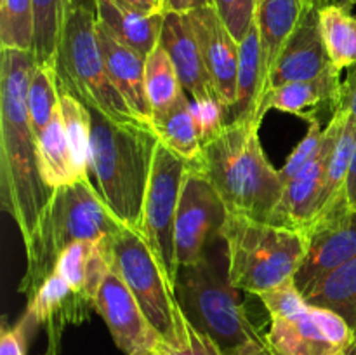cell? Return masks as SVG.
Returning a JSON list of instances; mask_svg holds the SVG:
<instances>
[{
    "label": "cell",
    "mask_w": 356,
    "mask_h": 355,
    "mask_svg": "<svg viewBox=\"0 0 356 355\" xmlns=\"http://www.w3.org/2000/svg\"><path fill=\"white\" fill-rule=\"evenodd\" d=\"M174 287L184 317L228 355L247 341L264 340L229 282L228 270L222 271L209 254L195 265H181Z\"/></svg>",
    "instance_id": "7"
},
{
    "label": "cell",
    "mask_w": 356,
    "mask_h": 355,
    "mask_svg": "<svg viewBox=\"0 0 356 355\" xmlns=\"http://www.w3.org/2000/svg\"><path fill=\"white\" fill-rule=\"evenodd\" d=\"M124 228L108 211L89 180L56 188L38 218L26 249V271L19 292L28 299L54 274L58 258L79 240H104Z\"/></svg>",
    "instance_id": "4"
},
{
    "label": "cell",
    "mask_w": 356,
    "mask_h": 355,
    "mask_svg": "<svg viewBox=\"0 0 356 355\" xmlns=\"http://www.w3.org/2000/svg\"><path fill=\"white\" fill-rule=\"evenodd\" d=\"M264 340L275 355H346L356 333L336 312L308 303L296 315L271 319Z\"/></svg>",
    "instance_id": "12"
},
{
    "label": "cell",
    "mask_w": 356,
    "mask_h": 355,
    "mask_svg": "<svg viewBox=\"0 0 356 355\" xmlns=\"http://www.w3.org/2000/svg\"><path fill=\"white\" fill-rule=\"evenodd\" d=\"M94 312L103 317L115 345L125 355L152 350L163 338L146 319L138 299L115 271H110L97 292Z\"/></svg>",
    "instance_id": "16"
},
{
    "label": "cell",
    "mask_w": 356,
    "mask_h": 355,
    "mask_svg": "<svg viewBox=\"0 0 356 355\" xmlns=\"http://www.w3.org/2000/svg\"><path fill=\"white\" fill-rule=\"evenodd\" d=\"M228 207L211 181L190 164L176 216L177 265H195L207 256V244L221 235Z\"/></svg>",
    "instance_id": "11"
},
{
    "label": "cell",
    "mask_w": 356,
    "mask_h": 355,
    "mask_svg": "<svg viewBox=\"0 0 356 355\" xmlns=\"http://www.w3.org/2000/svg\"><path fill=\"white\" fill-rule=\"evenodd\" d=\"M232 355H275L268 347L266 340H250L240 348H236Z\"/></svg>",
    "instance_id": "42"
},
{
    "label": "cell",
    "mask_w": 356,
    "mask_h": 355,
    "mask_svg": "<svg viewBox=\"0 0 356 355\" xmlns=\"http://www.w3.org/2000/svg\"><path fill=\"white\" fill-rule=\"evenodd\" d=\"M61 117L66 141L80 180H89L90 111L72 94L61 93Z\"/></svg>",
    "instance_id": "31"
},
{
    "label": "cell",
    "mask_w": 356,
    "mask_h": 355,
    "mask_svg": "<svg viewBox=\"0 0 356 355\" xmlns=\"http://www.w3.org/2000/svg\"><path fill=\"white\" fill-rule=\"evenodd\" d=\"M103 244L111 271L131 289L146 319L163 340L172 338L179 313L176 287L148 242L139 232L124 226L120 232L104 239Z\"/></svg>",
    "instance_id": "8"
},
{
    "label": "cell",
    "mask_w": 356,
    "mask_h": 355,
    "mask_svg": "<svg viewBox=\"0 0 356 355\" xmlns=\"http://www.w3.org/2000/svg\"><path fill=\"white\" fill-rule=\"evenodd\" d=\"M344 191H346L351 204L356 205V150H355V159H353V164H351V171H350V176H348Z\"/></svg>",
    "instance_id": "44"
},
{
    "label": "cell",
    "mask_w": 356,
    "mask_h": 355,
    "mask_svg": "<svg viewBox=\"0 0 356 355\" xmlns=\"http://www.w3.org/2000/svg\"><path fill=\"white\" fill-rule=\"evenodd\" d=\"M94 10H96L97 23L111 37L131 47L143 58H146L160 42L165 14L141 16L124 9L115 0H94Z\"/></svg>",
    "instance_id": "22"
},
{
    "label": "cell",
    "mask_w": 356,
    "mask_h": 355,
    "mask_svg": "<svg viewBox=\"0 0 356 355\" xmlns=\"http://www.w3.org/2000/svg\"><path fill=\"white\" fill-rule=\"evenodd\" d=\"M149 125L153 132L159 136L160 143H163L181 159L186 162H195L198 159L202 152V143L193 113H191V101L188 100L186 93L181 94L179 100L165 111L153 113Z\"/></svg>",
    "instance_id": "25"
},
{
    "label": "cell",
    "mask_w": 356,
    "mask_h": 355,
    "mask_svg": "<svg viewBox=\"0 0 356 355\" xmlns=\"http://www.w3.org/2000/svg\"><path fill=\"white\" fill-rule=\"evenodd\" d=\"M136 355H165L159 350V348H152V350H145V352H139Z\"/></svg>",
    "instance_id": "47"
},
{
    "label": "cell",
    "mask_w": 356,
    "mask_h": 355,
    "mask_svg": "<svg viewBox=\"0 0 356 355\" xmlns=\"http://www.w3.org/2000/svg\"><path fill=\"white\" fill-rule=\"evenodd\" d=\"M341 97H343L341 72L332 66L315 79L289 82L268 90L259 108V120L263 122L264 115L270 110L298 115L309 120L313 115L318 113L315 106L323 103L330 104L334 115L339 108Z\"/></svg>",
    "instance_id": "19"
},
{
    "label": "cell",
    "mask_w": 356,
    "mask_h": 355,
    "mask_svg": "<svg viewBox=\"0 0 356 355\" xmlns=\"http://www.w3.org/2000/svg\"><path fill=\"white\" fill-rule=\"evenodd\" d=\"M61 2L63 0H33L35 40L31 52L37 65L54 66Z\"/></svg>",
    "instance_id": "34"
},
{
    "label": "cell",
    "mask_w": 356,
    "mask_h": 355,
    "mask_svg": "<svg viewBox=\"0 0 356 355\" xmlns=\"http://www.w3.org/2000/svg\"><path fill=\"white\" fill-rule=\"evenodd\" d=\"M348 115L350 111L343 110V108H339L332 115L325 132H323L322 146L316 155L285 184L284 195L275 209L271 223L302 230L318 216L320 209H322V195L323 188H325L330 155H332L337 138L346 124Z\"/></svg>",
    "instance_id": "13"
},
{
    "label": "cell",
    "mask_w": 356,
    "mask_h": 355,
    "mask_svg": "<svg viewBox=\"0 0 356 355\" xmlns=\"http://www.w3.org/2000/svg\"><path fill=\"white\" fill-rule=\"evenodd\" d=\"M59 104H61V89H59L56 68L47 65H35L28 84L26 106L37 138L51 124Z\"/></svg>",
    "instance_id": "30"
},
{
    "label": "cell",
    "mask_w": 356,
    "mask_h": 355,
    "mask_svg": "<svg viewBox=\"0 0 356 355\" xmlns=\"http://www.w3.org/2000/svg\"><path fill=\"white\" fill-rule=\"evenodd\" d=\"M320 30L330 63L337 70L356 65V17L346 0L334 2L318 10Z\"/></svg>",
    "instance_id": "27"
},
{
    "label": "cell",
    "mask_w": 356,
    "mask_h": 355,
    "mask_svg": "<svg viewBox=\"0 0 356 355\" xmlns=\"http://www.w3.org/2000/svg\"><path fill=\"white\" fill-rule=\"evenodd\" d=\"M264 308L270 313V319H282L299 313L308 306V301L296 285L294 278H289L284 284L259 294Z\"/></svg>",
    "instance_id": "37"
},
{
    "label": "cell",
    "mask_w": 356,
    "mask_h": 355,
    "mask_svg": "<svg viewBox=\"0 0 356 355\" xmlns=\"http://www.w3.org/2000/svg\"><path fill=\"white\" fill-rule=\"evenodd\" d=\"M54 68L61 93L72 94L86 106L97 108L117 122H141L108 75L97 38L96 10L79 0L61 2Z\"/></svg>",
    "instance_id": "5"
},
{
    "label": "cell",
    "mask_w": 356,
    "mask_h": 355,
    "mask_svg": "<svg viewBox=\"0 0 356 355\" xmlns=\"http://www.w3.org/2000/svg\"><path fill=\"white\" fill-rule=\"evenodd\" d=\"M309 125H308V132H306L305 138L299 141V145L292 150V153L289 155V159L285 160L284 167L280 171V178L284 181V184H287V181H291L313 157L316 155V152L320 150L323 141V132H325V127H322L320 124V117L318 113L313 115L309 118Z\"/></svg>",
    "instance_id": "36"
},
{
    "label": "cell",
    "mask_w": 356,
    "mask_h": 355,
    "mask_svg": "<svg viewBox=\"0 0 356 355\" xmlns=\"http://www.w3.org/2000/svg\"><path fill=\"white\" fill-rule=\"evenodd\" d=\"M156 348L165 355H228L211 336L198 331L184 317L181 308L176 317V329L172 338L162 340Z\"/></svg>",
    "instance_id": "35"
},
{
    "label": "cell",
    "mask_w": 356,
    "mask_h": 355,
    "mask_svg": "<svg viewBox=\"0 0 356 355\" xmlns=\"http://www.w3.org/2000/svg\"><path fill=\"white\" fill-rule=\"evenodd\" d=\"M33 0H0V49L33 51Z\"/></svg>",
    "instance_id": "32"
},
{
    "label": "cell",
    "mask_w": 356,
    "mask_h": 355,
    "mask_svg": "<svg viewBox=\"0 0 356 355\" xmlns=\"http://www.w3.org/2000/svg\"><path fill=\"white\" fill-rule=\"evenodd\" d=\"M94 299L75 291L61 275L54 274L28 299L26 313L21 320L26 327L42 326L47 336L45 355L61 354L63 334L70 326H80L89 320Z\"/></svg>",
    "instance_id": "14"
},
{
    "label": "cell",
    "mask_w": 356,
    "mask_h": 355,
    "mask_svg": "<svg viewBox=\"0 0 356 355\" xmlns=\"http://www.w3.org/2000/svg\"><path fill=\"white\" fill-rule=\"evenodd\" d=\"M306 301L336 312L356 333V258L332 271L312 294L306 296Z\"/></svg>",
    "instance_id": "28"
},
{
    "label": "cell",
    "mask_w": 356,
    "mask_h": 355,
    "mask_svg": "<svg viewBox=\"0 0 356 355\" xmlns=\"http://www.w3.org/2000/svg\"><path fill=\"white\" fill-rule=\"evenodd\" d=\"M355 150H356V117L348 115V120L344 124L343 131H341L339 138H337L334 152L330 155L329 169H327V180L325 188H323L322 195V209L327 207L334 198L339 194H343L346 188L348 176H350L351 164L355 159ZM318 212V214H320Z\"/></svg>",
    "instance_id": "33"
},
{
    "label": "cell",
    "mask_w": 356,
    "mask_h": 355,
    "mask_svg": "<svg viewBox=\"0 0 356 355\" xmlns=\"http://www.w3.org/2000/svg\"><path fill=\"white\" fill-rule=\"evenodd\" d=\"M259 127L256 120L229 122L190 164L205 174L229 212L271 221L285 184L264 153Z\"/></svg>",
    "instance_id": "3"
},
{
    "label": "cell",
    "mask_w": 356,
    "mask_h": 355,
    "mask_svg": "<svg viewBox=\"0 0 356 355\" xmlns=\"http://www.w3.org/2000/svg\"><path fill=\"white\" fill-rule=\"evenodd\" d=\"M163 3H165V13L188 14L195 9V0H163Z\"/></svg>",
    "instance_id": "43"
},
{
    "label": "cell",
    "mask_w": 356,
    "mask_h": 355,
    "mask_svg": "<svg viewBox=\"0 0 356 355\" xmlns=\"http://www.w3.org/2000/svg\"><path fill=\"white\" fill-rule=\"evenodd\" d=\"M268 70L261 44L259 30L254 21L250 30L240 42V63L236 75V97L233 106L226 111V122L256 120L259 122V108L268 90Z\"/></svg>",
    "instance_id": "21"
},
{
    "label": "cell",
    "mask_w": 356,
    "mask_h": 355,
    "mask_svg": "<svg viewBox=\"0 0 356 355\" xmlns=\"http://www.w3.org/2000/svg\"><path fill=\"white\" fill-rule=\"evenodd\" d=\"M145 79L152 115L165 111L167 108H170L179 100L181 94L186 93L181 86L179 75H177L172 59L160 42L146 56Z\"/></svg>",
    "instance_id": "29"
},
{
    "label": "cell",
    "mask_w": 356,
    "mask_h": 355,
    "mask_svg": "<svg viewBox=\"0 0 356 355\" xmlns=\"http://www.w3.org/2000/svg\"><path fill=\"white\" fill-rule=\"evenodd\" d=\"M160 44L165 47L167 54L172 59L181 86L193 100L216 97L188 14L165 13Z\"/></svg>",
    "instance_id": "18"
},
{
    "label": "cell",
    "mask_w": 356,
    "mask_h": 355,
    "mask_svg": "<svg viewBox=\"0 0 356 355\" xmlns=\"http://www.w3.org/2000/svg\"><path fill=\"white\" fill-rule=\"evenodd\" d=\"M346 355H356V343L353 345V348H351V350L350 352H348V354Z\"/></svg>",
    "instance_id": "48"
},
{
    "label": "cell",
    "mask_w": 356,
    "mask_h": 355,
    "mask_svg": "<svg viewBox=\"0 0 356 355\" xmlns=\"http://www.w3.org/2000/svg\"><path fill=\"white\" fill-rule=\"evenodd\" d=\"M302 233L306 256L294 281L306 298L332 271L356 258V205L346 191L337 195Z\"/></svg>",
    "instance_id": "10"
},
{
    "label": "cell",
    "mask_w": 356,
    "mask_h": 355,
    "mask_svg": "<svg viewBox=\"0 0 356 355\" xmlns=\"http://www.w3.org/2000/svg\"><path fill=\"white\" fill-rule=\"evenodd\" d=\"M188 166L190 162L159 143L139 226V233L159 258L172 284H176L179 268L176 256V216Z\"/></svg>",
    "instance_id": "9"
},
{
    "label": "cell",
    "mask_w": 356,
    "mask_h": 355,
    "mask_svg": "<svg viewBox=\"0 0 356 355\" xmlns=\"http://www.w3.org/2000/svg\"><path fill=\"white\" fill-rule=\"evenodd\" d=\"M89 111L90 184L122 225L139 232L159 136L152 125L117 122L97 108Z\"/></svg>",
    "instance_id": "2"
},
{
    "label": "cell",
    "mask_w": 356,
    "mask_h": 355,
    "mask_svg": "<svg viewBox=\"0 0 356 355\" xmlns=\"http://www.w3.org/2000/svg\"><path fill=\"white\" fill-rule=\"evenodd\" d=\"M346 3L351 7V9H353V6L356 3V0H346Z\"/></svg>",
    "instance_id": "49"
},
{
    "label": "cell",
    "mask_w": 356,
    "mask_h": 355,
    "mask_svg": "<svg viewBox=\"0 0 356 355\" xmlns=\"http://www.w3.org/2000/svg\"><path fill=\"white\" fill-rule=\"evenodd\" d=\"M219 237L226 242L229 282L257 296L294 278L306 256L302 230L236 212H229Z\"/></svg>",
    "instance_id": "6"
},
{
    "label": "cell",
    "mask_w": 356,
    "mask_h": 355,
    "mask_svg": "<svg viewBox=\"0 0 356 355\" xmlns=\"http://www.w3.org/2000/svg\"><path fill=\"white\" fill-rule=\"evenodd\" d=\"M332 66L323 44L318 10H312L282 49L268 77V90L289 82L315 79Z\"/></svg>",
    "instance_id": "17"
},
{
    "label": "cell",
    "mask_w": 356,
    "mask_h": 355,
    "mask_svg": "<svg viewBox=\"0 0 356 355\" xmlns=\"http://www.w3.org/2000/svg\"><path fill=\"white\" fill-rule=\"evenodd\" d=\"M339 108L348 110L353 117H356V65L348 75V79L343 82V97H341Z\"/></svg>",
    "instance_id": "41"
},
{
    "label": "cell",
    "mask_w": 356,
    "mask_h": 355,
    "mask_svg": "<svg viewBox=\"0 0 356 355\" xmlns=\"http://www.w3.org/2000/svg\"><path fill=\"white\" fill-rule=\"evenodd\" d=\"M191 113L197 124L202 146L218 138L226 127V110L216 97L191 101Z\"/></svg>",
    "instance_id": "38"
},
{
    "label": "cell",
    "mask_w": 356,
    "mask_h": 355,
    "mask_svg": "<svg viewBox=\"0 0 356 355\" xmlns=\"http://www.w3.org/2000/svg\"><path fill=\"white\" fill-rule=\"evenodd\" d=\"M54 271L75 291L83 292L96 303L97 292L111 271L103 240L73 242L58 258Z\"/></svg>",
    "instance_id": "23"
},
{
    "label": "cell",
    "mask_w": 356,
    "mask_h": 355,
    "mask_svg": "<svg viewBox=\"0 0 356 355\" xmlns=\"http://www.w3.org/2000/svg\"><path fill=\"white\" fill-rule=\"evenodd\" d=\"M38 141V164H40V174L45 184L52 190L66 184L76 183L80 180L79 173L73 164L72 152H70L68 141H66L65 125L61 117V104L56 110L51 124L37 138Z\"/></svg>",
    "instance_id": "26"
},
{
    "label": "cell",
    "mask_w": 356,
    "mask_h": 355,
    "mask_svg": "<svg viewBox=\"0 0 356 355\" xmlns=\"http://www.w3.org/2000/svg\"><path fill=\"white\" fill-rule=\"evenodd\" d=\"M188 16L200 45L214 96L228 111L236 97L240 42L229 33L214 7H197Z\"/></svg>",
    "instance_id": "15"
},
{
    "label": "cell",
    "mask_w": 356,
    "mask_h": 355,
    "mask_svg": "<svg viewBox=\"0 0 356 355\" xmlns=\"http://www.w3.org/2000/svg\"><path fill=\"white\" fill-rule=\"evenodd\" d=\"M214 6V0H195V9L197 7H212Z\"/></svg>",
    "instance_id": "46"
},
{
    "label": "cell",
    "mask_w": 356,
    "mask_h": 355,
    "mask_svg": "<svg viewBox=\"0 0 356 355\" xmlns=\"http://www.w3.org/2000/svg\"><path fill=\"white\" fill-rule=\"evenodd\" d=\"M97 38H99L104 65H106L111 84L124 97L129 108L134 111L136 117L149 125L152 108H149L148 94H146V58L111 37L99 23H97Z\"/></svg>",
    "instance_id": "20"
},
{
    "label": "cell",
    "mask_w": 356,
    "mask_h": 355,
    "mask_svg": "<svg viewBox=\"0 0 356 355\" xmlns=\"http://www.w3.org/2000/svg\"><path fill=\"white\" fill-rule=\"evenodd\" d=\"M124 9L132 10L141 16H156L165 14V3L163 0H115Z\"/></svg>",
    "instance_id": "40"
},
{
    "label": "cell",
    "mask_w": 356,
    "mask_h": 355,
    "mask_svg": "<svg viewBox=\"0 0 356 355\" xmlns=\"http://www.w3.org/2000/svg\"><path fill=\"white\" fill-rule=\"evenodd\" d=\"M212 7L218 10L229 33L242 42L256 19V0H214Z\"/></svg>",
    "instance_id": "39"
},
{
    "label": "cell",
    "mask_w": 356,
    "mask_h": 355,
    "mask_svg": "<svg viewBox=\"0 0 356 355\" xmlns=\"http://www.w3.org/2000/svg\"><path fill=\"white\" fill-rule=\"evenodd\" d=\"M35 65L31 51L0 49V202L16 221L23 242L54 194L40 174L37 134L26 106Z\"/></svg>",
    "instance_id": "1"
},
{
    "label": "cell",
    "mask_w": 356,
    "mask_h": 355,
    "mask_svg": "<svg viewBox=\"0 0 356 355\" xmlns=\"http://www.w3.org/2000/svg\"><path fill=\"white\" fill-rule=\"evenodd\" d=\"M312 13L305 0H256V24L271 72L282 49Z\"/></svg>",
    "instance_id": "24"
},
{
    "label": "cell",
    "mask_w": 356,
    "mask_h": 355,
    "mask_svg": "<svg viewBox=\"0 0 356 355\" xmlns=\"http://www.w3.org/2000/svg\"><path fill=\"white\" fill-rule=\"evenodd\" d=\"M305 2L312 10H320L322 7L329 6V3H334V2H339V0H305Z\"/></svg>",
    "instance_id": "45"
}]
</instances>
